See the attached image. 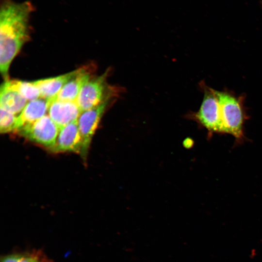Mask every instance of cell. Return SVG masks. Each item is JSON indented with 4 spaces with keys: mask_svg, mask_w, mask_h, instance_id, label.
Returning <instances> with one entry per match:
<instances>
[{
    "mask_svg": "<svg viewBox=\"0 0 262 262\" xmlns=\"http://www.w3.org/2000/svg\"><path fill=\"white\" fill-rule=\"evenodd\" d=\"M82 139L79 131L78 119L60 129L54 147V152L65 151L81 153Z\"/></svg>",
    "mask_w": 262,
    "mask_h": 262,
    "instance_id": "cell-9",
    "label": "cell"
},
{
    "mask_svg": "<svg viewBox=\"0 0 262 262\" xmlns=\"http://www.w3.org/2000/svg\"><path fill=\"white\" fill-rule=\"evenodd\" d=\"M59 128L48 115L16 132L28 140L51 150L55 144Z\"/></svg>",
    "mask_w": 262,
    "mask_h": 262,
    "instance_id": "cell-6",
    "label": "cell"
},
{
    "mask_svg": "<svg viewBox=\"0 0 262 262\" xmlns=\"http://www.w3.org/2000/svg\"><path fill=\"white\" fill-rule=\"evenodd\" d=\"M18 116L0 109V131L1 133H6L15 131Z\"/></svg>",
    "mask_w": 262,
    "mask_h": 262,
    "instance_id": "cell-14",
    "label": "cell"
},
{
    "mask_svg": "<svg viewBox=\"0 0 262 262\" xmlns=\"http://www.w3.org/2000/svg\"><path fill=\"white\" fill-rule=\"evenodd\" d=\"M96 68L93 64L79 68L78 73L65 84L57 95L48 100L76 101L82 87L94 77Z\"/></svg>",
    "mask_w": 262,
    "mask_h": 262,
    "instance_id": "cell-7",
    "label": "cell"
},
{
    "mask_svg": "<svg viewBox=\"0 0 262 262\" xmlns=\"http://www.w3.org/2000/svg\"><path fill=\"white\" fill-rule=\"evenodd\" d=\"M2 85L17 92L28 101L40 98V91L33 81L26 82L8 79L3 83Z\"/></svg>",
    "mask_w": 262,
    "mask_h": 262,
    "instance_id": "cell-13",
    "label": "cell"
},
{
    "mask_svg": "<svg viewBox=\"0 0 262 262\" xmlns=\"http://www.w3.org/2000/svg\"><path fill=\"white\" fill-rule=\"evenodd\" d=\"M200 87L204 93L201 105L196 112H191L186 115L208 131V138L214 133L226 134L222 120L220 106L214 89L201 82Z\"/></svg>",
    "mask_w": 262,
    "mask_h": 262,
    "instance_id": "cell-3",
    "label": "cell"
},
{
    "mask_svg": "<svg viewBox=\"0 0 262 262\" xmlns=\"http://www.w3.org/2000/svg\"><path fill=\"white\" fill-rule=\"evenodd\" d=\"M31 2L4 0L0 12V70L7 80L11 62L30 37Z\"/></svg>",
    "mask_w": 262,
    "mask_h": 262,
    "instance_id": "cell-1",
    "label": "cell"
},
{
    "mask_svg": "<svg viewBox=\"0 0 262 262\" xmlns=\"http://www.w3.org/2000/svg\"><path fill=\"white\" fill-rule=\"evenodd\" d=\"M79 68L65 74L33 81L40 91V98L49 99L53 98L62 87L79 72Z\"/></svg>",
    "mask_w": 262,
    "mask_h": 262,
    "instance_id": "cell-11",
    "label": "cell"
},
{
    "mask_svg": "<svg viewBox=\"0 0 262 262\" xmlns=\"http://www.w3.org/2000/svg\"><path fill=\"white\" fill-rule=\"evenodd\" d=\"M111 72L110 68L107 69L102 75L93 77L82 87L76 99L81 113L108 99L117 98L124 92L123 88L108 83Z\"/></svg>",
    "mask_w": 262,
    "mask_h": 262,
    "instance_id": "cell-4",
    "label": "cell"
},
{
    "mask_svg": "<svg viewBox=\"0 0 262 262\" xmlns=\"http://www.w3.org/2000/svg\"><path fill=\"white\" fill-rule=\"evenodd\" d=\"M48 101V115L59 129L77 120L81 113L76 101Z\"/></svg>",
    "mask_w": 262,
    "mask_h": 262,
    "instance_id": "cell-8",
    "label": "cell"
},
{
    "mask_svg": "<svg viewBox=\"0 0 262 262\" xmlns=\"http://www.w3.org/2000/svg\"><path fill=\"white\" fill-rule=\"evenodd\" d=\"M1 262H38L35 258L21 255H10L4 257Z\"/></svg>",
    "mask_w": 262,
    "mask_h": 262,
    "instance_id": "cell-15",
    "label": "cell"
},
{
    "mask_svg": "<svg viewBox=\"0 0 262 262\" xmlns=\"http://www.w3.org/2000/svg\"><path fill=\"white\" fill-rule=\"evenodd\" d=\"M0 92V108L18 116L28 100L17 92L2 84Z\"/></svg>",
    "mask_w": 262,
    "mask_h": 262,
    "instance_id": "cell-12",
    "label": "cell"
},
{
    "mask_svg": "<svg viewBox=\"0 0 262 262\" xmlns=\"http://www.w3.org/2000/svg\"><path fill=\"white\" fill-rule=\"evenodd\" d=\"M49 102L48 99L38 98L29 101L18 116L15 132L29 125L46 115Z\"/></svg>",
    "mask_w": 262,
    "mask_h": 262,
    "instance_id": "cell-10",
    "label": "cell"
},
{
    "mask_svg": "<svg viewBox=\"0 0 262 262\" xmlns=\"http://www.w3.org/2000/svg\"><path fill=\"white\" fill-rule=\"evenodd\" d=\"M214 91L225 133L232 135L236 144H242L246 139L244 124L247 118L244 106V98L229 91Z\"/></svg>",
    "mask_w": 262,
    "mask_h": 262,
    "instance_id": "cell-2",
    "label": "cell"
},
{
    "mask_svg": "<svg viewBox=\"0 0 262 262\" xmlns=\"http://www.w3.org/2000/svg\"><path fill=\"white\" fill-rule=\"evenodd\" d=\"M117 98L108 99L81 113L78 119V124L82 139V148L80 154L83 159L86 157L92 138L103 115Z\"/></svg>",
    "mask_w": 262,
    "mask_h": 262,
    "instance_id": "cell-5",
    "label": "cell"
}]
</instances>
